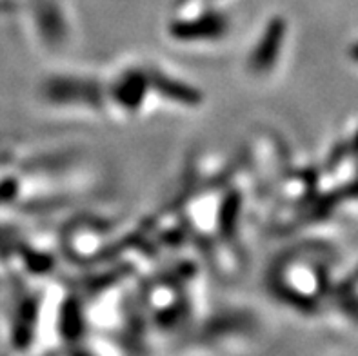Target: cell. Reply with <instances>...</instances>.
Listing matches in <instances>:
<instances>
[{"mask_svg": "<svg viewBox=\"0 0 358 356\" xmlns=\"http://www.w3.org/2000/svg\"><path fill=\"white\" fill-rule=\"evenodd\" d=\"M278 44H280V24L275 22L271 27L268 29V33L264 35V41L260 44V48L257 45V50H266V51H260V53H255L253 55V60H251V68L255 71H264V69H269V62H271V57L275 59L278 55Z\"/></svg>", "mask_w": 358, "mask_h": 356, "instance_id": "1", "label": "cell"}, {"mask_svg": "<svg viewBox=\"0 0 358 356\" xmlns=\"http://www.w3.org/2000/svg\"><path fill=\"white\" fill-rule=\"evenodd\" d=\"M222 27L220 18H206L204 22H200V35H217ZM173 33L178 35V38H184V41H193L199 35V24L196 22H182L178 26L173 27Z\"/></svg>", "mask_w": 358, "mask_h": 356, "instance_id": "2", "label": "cell"}]
</instances>
